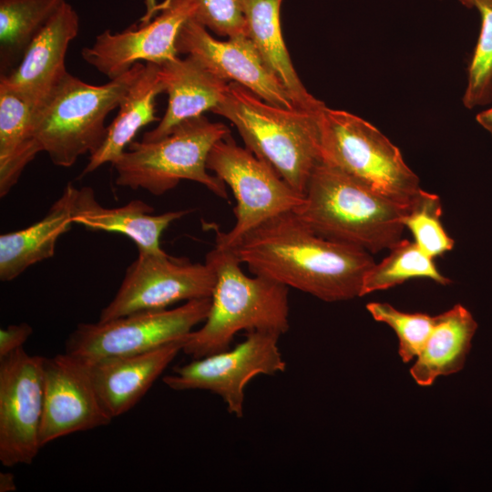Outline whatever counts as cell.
<instances>
[{
  "mask_svg": "<svg viewBox=\"0 0 492 492\" xmlns=\"http://www.w3.org/2000/svg\"><path fill=\"white\" fill-rule=\"evenodd\" d=\"M231 250L254 275L325 302L360 297L375 263L367 251L317 234L292 210L252 229Z\"/></svg>",
  "mask_w": 492,
  "mask_h": 492,
  "instance_id": "1",
  "label": "cell"
},
{
  "mask_svg": "<svg viewBox=\"0 0 492 492\" xmlns=\"http://www.w3.org/2000/svg\"><path fill=\"white\" fill-rule=\"evenodd\" d=\"M408 207L321 161L292 211L317 234L375 253L402 240Z\"/></svg>",
  "mask_w": 492,
  "mask_h": 492,
  "instance_id": "2",
  "label": "cell"
},
{
  "mask_svg": "<svg viewBox=\"0 0 492 492\" xmlns=\"http://www.w3.org/2000/svg\"><path fill=\"white\" fill-rule=\"evenodd\" d=\"M206 261L216 273L210 306L203 325L186 339L184 354L196 359L227 350L243 330L280 336L289 330L286 285L261 275H246L231 249L215 246Z\"/></svg>",
  "mask_w": 492,
  "mask_h": 492,
  "instance_id": "3",
  "label": "cell"
},
{
  "mask_svg": "<svg viewBox=\"0 0 492 492\" xmlns=\"http://www.w3.org/2000/svg\"><path fill=\"white\" fill-rule=\"evenodd\" d=\"M320 111L272 105L231 81L212 112L229 119L246 148L304 195L313 169L322 161Z\"/></svg>",
  "mask_w": 492,
  "mask_h": 492,
  "instance_id": "4",
  "label": "cell"
},
{
  "mask_svg": "<svg viewBox=\"0 0 492 492\" xmlns=\"http://www.w3.org/2000/svg\"><path fill=\"white\" fill-rule=\"evenodd\" d=\"M144 67L136 63L109 82L95 86L67 73L34 108V127L43 151L56 166L69 168L103 143L105 120Z\"/></svg>",
  "mask_w": 492,
  "mask_h": 492,
  "instance_id": "5",
  "label": "cell"
},
{
  "mask_svg": "<svg viewBox=\"0 0 492 492\" xmlns=\"http://www.w3.org/2000/svg\"><path fill=\"white\" fill-rule=\"evenodd\" d=\"M230 134L226 125L202 115L180 123L160 139L132 141L112 165L116 184L160 196L189 179L228 200L226 184L208 172L207 159L214 144Z\"/></svg>",
  "mask_w": 492,
  "mask_h": 492,
  "instance_id": "6",
  "label": "cell"
},
{
  "mask_svg": "<svg viewBox=\"0 0 492 492\" xmlns=\"http://www.w3.org/2000/svg\"><path fill=\"white\" fill-rule=\"evenodd\" d=\"M321 159L372 189L409 206L419 179L400 149L377 128L350 112L324 106L319 115Z\"/></svg>",
  "mask_w": 492,
  "mask_h": 492,
  "instance_id": "7",
  "label": "cell"
},
{
  "mask_svg": "<svg viewBox=\"0 0 492 492\" xmlns=\"http://www.w3.org/2000/svg\"><path fill=\"white\" fill-rule=\"evenodd\" d=\"M207 168L230 186L236 200L235 224L227 232L216 231V245L232 249L250 231L267 220L296 209L303 195L289 185L268 163L232 137L220 139L210 149Z\"/></svg>",
  "mask_w": 492,
  "mask_h": 492,
  "instance_id": "8",
  "label": "cell"
},
{
  "mask_svg": "<svg viewBox=\"0 0 492 492\" xmlns=\"http://www.w3.org/2000/svg\"><path fill=\"white\" fill-rule=\"evenodd\" d=\"M210 297L194 299L172 309L141 311L107 322L82 323L70 333L66 352L87 363L146 353L186 339L203 323Z\"/></svg>",
  "mask_w": 492,
  "mask_h": 492,
  "instance_id": "9",
  "label": "cell"
},
{
  "mask_svg": "<svg viewBox=\"0 0 492 492\" xmlns=\"http://www.w3.org/2000/svg\"><path fill=\"white\" fill-rule=\"evenodd\" d=\"M215 282V271L207 261L192 263L164 251H138V258L127 268L116 295L102 309L98 322L210 297Z\"/></svg>",
  "mask_w": 492,
  "mask_h": 492,
  "instance_id": "10",
  "label": "cell"
},
{
  "mask_svg": "<svg viewBox=\"0 0 492 492\" xmlns=\"http://www.w3.org/2000/svg\"><path fill=\"white\" fill-rule=\"evenodd\" d=\"M280 335L249 332L232 349L220 351L177 366L163 383L176 391L207 390L224 401L230 414L243 415L244 389L259 374L274 375L286 369L279 350Z\"/></svg>",
  "mask_w": 492,
  "mask_h": 492,
  "instance_id": "11",
  "label": "cell"
},
{
  "mask_svg": "<svg viewBox=\"0 0 492 492\" xmlns=\"http://www.w3.org/2000/svg\"><path fill=\"white\" fill-rule=\"evenodd\" d=\"M44 357L24 347L0 359V462L30 465L40 448Z\"/></svg>",
  "mask_w": 492,
  "mask_h": 492,
  "instance_id": "12",
  "label": "cell"
},
{
  "mask_svg": "<svg viewBox=\"0 0 492 492\" xmlns=\"http://www.w3.org/2000/svg\"><path fill=\"white\" fill-rule=\"evenodd\" d=\"M159 9L161 13L146 24L118 33L103 31L91 46L82 49L83 59L113 79L136 63L160 64L176 58L179 30L188 19L195 16L196 0H166L158 5Z\"/></svg>",
  "mask_w": 492,
  "mask_h": 492,
  "instance_id": "13",
  "label": "cell"
},
{
  "mask_svg": "<svg viewBox=\"0 0 492 492\" xmlns=\"http://www.w3.org/2000/svg\"><path fill=\"white\" fill-rule=\"evenodd\" d=\"M104 407L83 359L65 352L44 357V406L40 443L108 425Z\"/></svg>",
  "mask_w": 492,
  "mask_h": 492,
  "instance_id": "14",
  "label": "cell"
},
{
  "mask_svg": "<svg viewBox=\"0 0 492 492\" xmlns=\"http://www.w3.org/2000/svg\"><path fill=\"white\" fill-rule=\"evenodd\" d=\"M176 47L179 54L194 57L217 77L241 84L263 100L282 108H296L249 36L220 41L190 17L179 30Z\"/></svg>",
  "mask_w": 492,
  "mask_h": 492,
  "instance_id": "15",
  "label": "cell"
},
{
  "mask_svg": "<svg viewBox=\"0 0 492 492\" xmlns=\"http://www.w3.org/2000/svg\"><path fill=\"white\" fill-rule=\"evenodd\" d=\"M78 28V15L66 1L32 40L17 67L1 76L0 83L35 108L68 73L65 57Z\"/></svg>",
  "mask_w": 492,
  "mask_h": 492,
  "instance_id": "16",
  "label": "cell"
},
{
  "mask_svg": "<svg viewBox=\"0 0 492 492\" xmlns=\"http://www.w3.org/2000/svg\"><path fill=\"white\" fill-rule=\"evenodd\" d=\"M186 339L142 354L87 362L97 395L112 418L127 413L140 401L182 351Z\"/></svg>",
  "mask_w": 492,
  "mask_h": 492,
  "instance_id": "17",
  "label": "cell"
},
{
  "mask_svg": "<svg viewBox=\"0 0 492 492\" xmlns=\"http://www.w3.org/2000/svg\"><path fill=\"white\" fill-rule=\"evenodd\" d=\"M159 65L167 110L158 126L142 140L154 141L168 136L180 123L213 111L222 101L229 82L217 77L190 56H177Z\"/></svg>",
  "mask_w": 492,
  "mask_h": 492,
  "instance_id": "18",
  "label": "cell"
},
{
  "mask_svg": "<svg viewBox=\"0 0 492 492\" xmlns=\"http://www.w3.org/2000/svg\"><path fill=\"white\" fill-rule=\"evenodd\" d=\"M153 208L134 200L124 206L106 208L96 200L89 187L77 190L72 220L90 231L121 233L131 239L138 251L160 252L159 240L168 226L190 212L189 210L151 215Z\"/></svg>",
  "mask_w": 492,
  "mask_h": 492,
  "instance_id": "19",
  "label": "cell"
},
{
  "mask_svg": "<svg viewBox=\"0 0 492 492\" xmlns=\"http://www.w3.org/2000/svg\"><path fill=\"white\" fill-rule=\"evenodd\" d=\"M77 188L68 183L43 219L0 236V280L9 282L31 265L54 256L58 238L74 224Z\"/></svg>",
  "mask_w": 492,
  "mask_h": 492,
  "instance_id": "20",
  "label": "cell"
},
{
  "mask_svg": "<svg viewBox=\"0 0 492 492\" xmlns=\"http://www.w3.org/2000/svg\"><path fill=\"white\" fill-rule=\"evenodd\" d=\"M282 0H243L248 35L265 66L280 82L293 105L318 111L325 104L314 97L301 81L286 48L280 22Z\"/></svg>",
  "mask_w": 492,
  "mask_h": 492,
  "instance_id": "21",
  "label": "cell"
},
{
  "mask_svg": "<svg viewBox=\"0 0 492 492\" xmlns=\"http://www.w3.org/2000/svg\"><path fill=\"white\" fill-rule=\"evenodd\" d=\"M162 92L159 65L147 62L121 99L118 115L108 126L103 143L90 155L81 177L105 163H116L141 128L160 120L155 115V97Z\"/></svg>",
  "mask_w": 492,
  "mask_h": 492,
  "instance_id": "22",
  "label": "cell"
},
{
  "mask_svg": "<svg viewBox=\"0 0 492 492\" xmlns=\"http://www.w3.org/2000/svg\"><path fill=\"white\" fill-rule=\"evenodd\" d=\"M477 328L470 312L459 303L435 316L431 333L410 368L415 383L430 386L439 376L462 370Z\"/></svg>",
  "mask_w": 492,
  "mask_h": 492,
  "instance_id": "23",
  "label": "cell"
},
{
  "mask_svg": "<svg viewBox=\"0 0 492 492\" xmlns=\"http://www.w3.org/2000/svg\"><path fill=\"white\" fill-rule=\"evenodd\" d=\"M34 106L0 83V197H5L37 153Z\"/></svg>",
  "mask_w": 492,
  "mask_h": 492,
  "instance_id": "24",
  "label": "cell"
},
{
  "mask_svg": "<svg viewBox=\"0 0 492 492\" xmlns=\"http://www.w3.org/2000/svg\"><path fill=\"white\" fill-rule=\"evenodd\" d=\"M66 0H0L1 76L14 70L35 36Z\"/></svg>",
  "mask_w": 492,
  "mask_h": 492,
  "instance_id": "25",
  "label": "cell"
},
{
  "mask_svg": "<svg viewBox=\"0 0 492 492\" xmlns=\"http://www.w3.org/2000/svg\"><path fill=\"white\" fill-rule=\"evenodd\" d=\"M415 278L430 279L442 285L452 282L438 271L434 258L414 241L402 239L389 250V254L382 261L374 263L365 273L360 297Z\"/></svg>",
  "mask_w": 492,
  "mask_h": 492,
  "instance_id": "26",
  "label": "cell"
},
{
  "mask_svg": "<svg viewBox=\"0 0 492 492\" xmlns=\"http://www.w3.org/2000/svg\"><path fill=\"white\" fill-rule=\"evenodd\" d=\"M458 1L466 7L476 8L481 19L463 96L464 106L471 109L492 101V0Z\"/></svg>",
  "mask_w": 492,
  "mask_h": 492,
  "instance_id": "27",
  "label": "cell"
},
{
  "mask_svg": "<svg viewBox=\"0 0 492 492\" xmlns=\"http://www.w3.org/2000/svg\"><path fill=\"white\" fill-rule=\"evenodd\" d=\"M440 198L421 189L403 217L405 228L414 237V242L427 255L436 258L454 248V241L442 222Z\"/></svg>",
  "mask_w": 492,
  "mask_h": 492,
  "instance_id": "28",
  "label": "cell"
},
{
  "mask_svg": "<svg viewBox=\"0 0 492 492\" xmlns=\"http://www.w3.org/2000/svg\"><path fill=\"white\" fill-rule=\"evenodd\" d=\"M366 309L373 318L389 325L398 338V354L409 363L421 352L435 323V316L401 312L387 302H372Z\"/></svg>",
  "mask_w": 492,
  "mask_h": 492,
  "instance_id": "29",
  "label": "cell"
},
{
  "mask_svg": "<svg viewBox=\"0 0 492 492\" xmlns=\"http://www.w3.org/2000/svg\"><path fill=\"white\" fill-rule=\"evenodd\" d=\"M194 18L219 36L235 37L248 35L243 0H196Z\"/></svg>",
  "mask_w": 492,
  "mask_h": 492,
  "instance_id": "30",
  "label": "cell"
},
{
  "mask_svg": "<svg viewBox=\"0 0 492 492\" xmlns=\"http://www.w3.org/2000/svg\"><path fill=\"white\" fill-rule=\"evenodd\" d=\"M33 333V328L26 323L8 325L0 330V359L22 348Z\"/></svg>",
  "mask_w": 492,
  "mask_h": 492,
  "instance_id": "31",
  "label": "cell"
},
{
  "mask_svg": "<svg viewBox=\"0 0 492 492\" xmlns=\"http://www.w3.org/2000/svg\"><path fill=\"white\" fill-rule=\"evenodd\" d=\"M16 490L15 476L10 472L0 473V492H13Z\"/></svg>",
  "mask_w": 492,
  "mask_h": 492,
  "instance_id": "32",
  "label": "cell"
},
{
  "mask_svg": "<svg viewBox=\"0 0 492 492\" xmlns=\"http://www.w3.org/2000/svg\"><path fill=\"white\" fill-rule=\"evenodd\" d=\"M476 119L480 126L492 135V107L479 112Z\"/></svg>",
  "mask_w": 492,
  "mask_h": 492,
  "instance_id": "33",
  "label": "cell"
},
{
  "mask_svg": "<svg viewBox=\"0 0 492 492\" xmlns=\"http://www.w3.org/2000/svg\"><path fill=\"white\" fill-rule=\"evenodd\" d=\"M147 11L145 15L141 18V24H146L152 19V16L157 12L158 5L156 0H146Z\"/></svg>",
  "mask_w": 492,
  "mask_h": 492,
  "instance_id": "34",
  "label": "cell"
}]
</instances>
